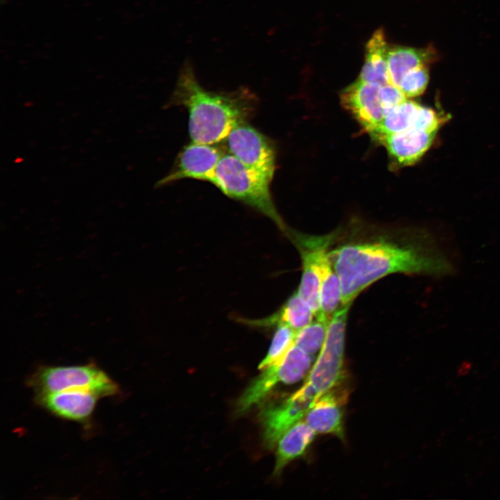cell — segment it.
<instances>
[{"label":"cell","mask_w":500,"mask_h":500,"mask_svg":"<svg viewBox=\"0 0 500 500\" xmlns=\"http://www.w3.org/2000/svg\"><path fill=\"white\" fill-rule=\"evenodd\" d=\"M311 365V356L294 344L281 360L262 369L247 388L237 401V414H244L262 401L278 384L299 381L309 372Z\"/></svg>","instance_id":"cell-7"},{"label":"cell","mask_w":500,"mask_h":500,"mask_svg":"<svg viewBox=\"0 0 500 500\" xmlns=\"http://www.w3.org/2000/svg\"><path fill=\"white\" fill-rule=\"evenodd\" d=\"M329 322L315 317V320L297 331L294 345L310 356H313L320 351L324 344Z\"/></svg>","instance_id":"cell-20"},{"label":"cell","mask_w":500,"mask_h":500,"mask_svg":"<svg viewBox=\"0 0 500 500\" xmlns=\"http://www.w3.org/2000/svg\"><path fill=\"white\" fill-rule=\"evenodd\" d=\"M303 419L316 433L344 438L342 404L333 390L321 395L312 403Z\"/></svg>","instance_id":"cell-14"},{"label":"cell","mask_w":500,"mask_h":500,"mask_svg":"<svg viewBox=\"0 0 500 500\" xmlns=\"http://www.w3.org/2000/svg\"><path fill=\"white\" fill-rule=\"evenodd\" d=\"M380 99L385 116L391 109L408 98L398 87L390 83L380 88Z\"/></svg>","instance_id":"cell-23"},{"label":"cell","mask_w":500,"mask_h":500,"mask_svg":"<svg viewBox=\"0 0 500 500\" xmlns=\"http://www.w3.org/2000/svg\"><path fill=\"white\" fill-rule=\"evenodd\" d=\"M271 181L265 175L247 167L228 153L222 157L212 184L228 197L269 217L285 233L288 227L274 203L269 190Z\"/></svg>","instance_id":"cell-3"},{"label":"cell","mask_w":500,"mask_h":500,"mask_svg":"<svg viewBox=\"0 0 500 500\" xmlns=\"http://www.w3.org/2000/svg\"><path fill=\"white\" fill-rule=\"evenodd\" d=\"M99 397L83 390L38 394L39 403L54 415L75 421H83L92 414Z\"/></svg>","instance_id":"cell-13"},{"label":"cell","mask_w":500,"mask_h":500,"mask_svg":"<svg viewBox=\"0 0 500 500\" xmlns=\"http://www.w3.org/2000/svg\"><path fill=\"white\" fill-rule=\"evenodd\" d=\"M316 433L302 419L289 428L277 442L274 474H278L292 460L306 451Z\"/></svg>","instance_id":"cell-18"},{"label":"cell","mask_w":500,"mask_h":500,"mask_svg":"<svg viewBox=\"0 0 500 500\" xmlns=\"http://www.w3.org/2000/svg\"><path fill=\"white\" fill-rule=\"evenodd\" d=\"M436 133L412 128L385 135L376 141L385 146L396 164L403 167L410 165L422 158L431 146Z\"/></svg>","instance_id":"cell-12"},{"label":"cell","mask_w":500,"mask_h":500,"mask_svg":"<svg viewBox=\"0 0 500 500\" xmlns=\"http://www.w3.org/2000/svg\"><path fill=\"white\" fill-rule=\"evenodd\" d=\"M428 66H420L407 72L402 78L399 88L408 99L422 94L428 85Z\"/></svg>","instance_id":"cell-22"},{"label":"cell","mask_w":500,"mask_h":500,"mask_svg":"<svg viewBox=\"0 0 500 500\" xmlns=\"http://www.w3.org/2000/svg\"><path fill=\"white\" fill-rule=\"evenodd\" d=\"M421 106L410 99H406L391 109L369 134L374 140H377L385 135L415 128Z\"/></svg>","instance_id":"cell-19"},{"label":"cell","mask_w":500,"mask_h":500,"mask_svg":"<svg viewBox=\"0 0 500 500\" xmlns=\"http://www.w3.org/2000/svg\"><path fill=\"white\" fill-rule=\"evenodd\" d=\"M224 155L215 146L192 142L181 151L169 173L156 183V187L192 178L212 183L217 167Z\"/></svg>","instance_id":"cell-10"},{"label":"cell","mask_w":500,"mask_h":500,"mask_svg":"<svg viewBox=\"0 0 500 500\" xmlns=\"http://www.w3.org/2000/svg\"><path fill=\"white\" fill-rule=\"evenodd\" d=\"M170 102L188 109L192 142L213 144L225 140L233 128L246 122L254 110L256 97L246 88L231 92L206 90L198 81L192 63L185 60Z\"/></svg>","instance_id":"cell-2"},{"label":"cell","mask_w":500,"mask_h":500,"mask_svg":"<svg viewBox=\"0 0 500 500\" xmlns=\"http://www.w3.org/2000/svg\"><path fill=\"white\" fill-rule=\"evenodd\" d=\"M30 384L38 394L83 390L99 397L115 394L117 385L93 365L43 367L31 378Z\"/></svg>","instance_id":"cell-5"},{"label":"cell","mask_w":500,"mask_h":500,"mask_svg":"<svg viewBox=\"0 0 500 500\" xmlns=\"http://www.w3.org/2000/svg\"><path fill=\"white\" fill-rule=\"evenodd\" d=\"M285 233L296 247L301 259L302 275L297 292L311 307L316 317L320 312L322 267L335 240L336 231L318 235L288 228Z\"/></svg>","instance_id":"cell-6"},{"label":"cell","mask_w":500,"mask_h":500,"mask_svg":"<svg viewBox=\"0 0 500 500\" xmlns=\"http://www.w3.org/2000/svg\"><path fill=\"white\" fill-rule=\"evenodd\" d=\"M315 312L297 290L272 315L257 319H240V322L251 327L271 328L286 325L298 331L313 320Z\"/></svg>","instance_id":"cell-15"},{"label":"cell","mask_w":500,"mask_h":500,"mask_svg":"<svg viewBox=\"0 0 500 500\" xmlns=\"http://www.w3.org/2000/svg\"><path fill=\"white\" fill-rule=\"evenodd\" d=\"M472 368V364L469 362H463L458 368L457 374L460 376H465L469 374Z\"/></svg>","instance_id":"cell-24"},{"label":"cell","mask_w":500,"mask_h":500,"mask_svg":"<svg viewBox=\"0 0 500 500\" xmlns=\"http://www.w3.org/2000/svg\"><path fill=\"white\" fill-rule=\"evenodd\" d=\"M229 153L247 167L272 180L276 153L271 141L257 129L243 122L225 139Z\"/></svg>","instance_id":"cell-8"},{"label":"cell","mask_w":500,"mask_h":500,"mask_svg":"<svg viewBox=\"0 0 500 500\" xmlns=\"http://www.w3.org/2000/svg\"><path fill=\"white\" fill-rule=\"evenodd\" d=\"M381 86L356 80L340 93L342 106L369 133L384 117L380 99Z\"/></svg>","instance_id":"cell-11"},{"label":"cell","mask_w":500,"mask_h":500,"mask_svg":"<svg viewBox=\"0 0 500 500\" xmlns=\"http://www.w3.org/2000/svg\"><path fill=\"white\" fill-rule=\"evenodd\" d=\"M329 257L341 284V306L392 274L444 278L457 270L449 239L417 226L390 227L361 221L335 230Z\"/></svg>","instance_id":"cell-1"},{"label":"cell","mask_w":500,"mask_h":500,"mask_svg":"<svg viewBox=\"0 0 500 500\" xmlns=\"http://www.w3.org/2000/svg\"><path fill=\"white\" fill-rule=\"evenodd\" d=\"M438 59V52L431 45L415 48L389 44L387 62L390 83L399 88L402 78L407 72L420 66H428Z\"/></svg>","instance_id":"cell-16"},{"label":"cell","mask_w":500,"mask_h":500,"mask_svg":"<svg viewBox=\"0 0 500 500\" xmlns=\"http://www.w3.org/2000/svg\"><path fill=\"white\" fill-rule=\"evenodd\" d=\"M389 44L383 28L373 33L365 47V60L358 80L384 86L390 84L387 62Z\"/></svg>","instance_id":"cell-17"},{"label":"cell","mask_w":500,"mask_h":500,"mask_svg":"<svg viewBox=\"0 0 500 500\" xmlns=\"http://www.w3.org/2000/svg\"><path fill=\"white\" fill-rule=\"evenodd\" d=\"M351 305L341 306L332 316L324 344L302 385L316 399L333 390L343 377L346 327Z\"/></svg>","instance_id":"cell-4"},{"label":"cell","mask_w":500,"mask_h":500,"mask_svg":"<svg viewBox=\"0 0 500 500\" xmlns=\"http://www.w3.org/2000/svg\"><path fill=\"white\" fill-rule=\"evenodd\" d=\"M296 333L297 331L286 325L276 326L268 351L258 369L262 370L281 360L294 344Z\"/></svg>","instance_id":"cell-21"},{"label":"cell","mask_w":500,"mask_h":500,"mask_svg":"<svg viewBox=\"0 0 500 500\" xmlns=\"http://www.w3.org/2000/svg\"><path fill=\"white\" fill-rule=\"evenodd\" d=\"M317 400L301 387L288 397L264 407L260 413L266 446L273 448L281 436L293 425L304 419Z\"/></svg>","instance_id":"cell-9"}]
</instances>
